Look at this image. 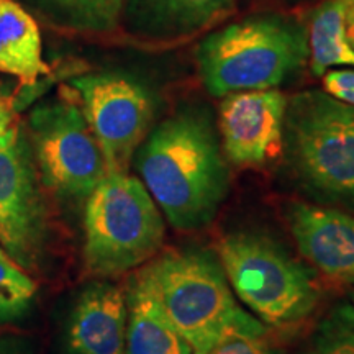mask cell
Returning <instances> with one entry per match:
<instances>
[{"label":"cell","instance_id":"6da1fadb","mask_svg":"<svg viewBox=\"0 0 354 354\" xmlns=\"http://www.w3.org/2000/svg\"><path fill=\"white\" fill-rule=\"evenodd\" d=\"M141 183L171 227L203 228L228 192V169L210 118L183 110L148 133L135 153Z\"/></svg>","mask_w":354,"mask_h":354},{"label":"cell","instance_id":"7a4b0ae2","mask_svg":"<svg viewBox=\"0 0 354 354\" xmlns=\"http://www.w3.org/2000/svg\"><path fill=\"white\" fill-rule=\"evenodd\" d=\"M141 271L192 354H210L234 335H266L264 323L238 305L220 261L207 251H169Z\"/></svg>","mask_w":354,"mask_h":354},{"label":"cell","instance_id":"3957f363","mask_svg":"<svg viewBox=\"0 0 354 354\" xmlns=\"http://www.w3.org/2000/svg\"><path fill=\"white\" fill-rule=\"evenodd\" d=\"M196 56L212 95L276 88L307 64L308 32L287 17L256 15L209 35Z\"/></svg>","mask_w":354,"mask_h":354},{"label":"cell","instance_id":"277c9868","mask_svg":"<svg viewBox=\"0 0 354 354\" xmlns=\"http://www.w3.org/2000/svg\"><path fill=\"white\" fill-rule=\"evenodd\" d=\"M284 148L294 176L322 202L354 209V107L326 92L287 102Z\"/></svg>","mask_w":354,"mask_h":354},{"label":"cell","instance_id":"5b68a950","mask_svg":"<svg viewBox=\"0 0 354 354\" xmlns=\"http://www.w3.org/2000/svg\"><path fill=\"white\" fill-rule=\"evenodd\" d=\"M84 261L99 277L148 263L165 240L162 214L138 177L107 172L86 198Z\"/></svg>","mask_w":354,"mask_h":354},{"label":"cell","instance_id":"8992f818","mask_svg":"<svg viewBox=\"0 0 354 354\" xmlns=\"http://www.w3.org/2000/svg\"><path fill=\"white\" fill-rule=\"evenodd\" d=\"M218 261L234 297L264 325H297L317 307L320 290L312 274L264 234H227L218 245Z\"/></svg>","mask_w":354,"mask_h":354},{"label":"cell","instance_id":"52a82bcc","mask_svg":"<svg viewBox=\"0 0 354 354\" xmlns=\"http://www.w3.org/2000/svg\"><path fill=\"white\" fill-rule=\"evenodd\" d=\"M25 125L41 183L51 192L81 201L107 176L104 154L77 102L44 100Z\"/></svg>","mask_w":354,"mask_h":354},{"label":"cell","instance_id":"ba28073f","mask_svg":"<svg viewBox=\"0 0 354 354\" xmlns=\"http://www.w3.org/2000/svg\"><path fill=\"white\" fill-rule=\"evenodd\" d=\"M41 185L26 125L17 118L0 135V246L24 271L37 268L48 241Z\"/></svg>","mask_w":354,"mask_h":354},{"label":"cell","instance_id":"9c48e42d","mask_svg":"<svg viewBox=\"0 0 354 354\" xmlns=\"http://www.w3.org/2000/svg\"><path fill=\"white\" fill-rule=\"evenodd\" d=\"M69 84L100 146L107 172H128L136 149L151 131L154 99L149 88L118 71L82 74Z\"/></svg>","mask_w":354,"mask_h":354},{"label":"cell","instance_id":"30bf717a","mask_svg":"<svg viewBox=\"0 0 354 354\" xmlns=\"http://www.w3.org/2000/svg\"><path fill=\"white\" fill-rule=\"evenodd\" d=\"M287 99L276 88L240 91L220 104L221 148L238 166H261L284 148Z\"/></svg>","mask_w":354,"mask_h":354},{"label":"cell","instance_id":"8fae6325","mask_svg":"<svg viewBox=\"0 0 354 354\" xmlns=\"http://www.w3.org/2000/svg\"><path fill=\"white\" fill-rule=\"evenodd\" d=\"M287 218L295 245L310 264L333 281L354 284V215L295 203Z\"/></svg>","mask_w":354,"mask_h":354},{"label":"cell","instance_id":"7c38bea8","mask_svg":"<svg viewBox=\"0 0 354 354\" xmlns=\"http://www.w3.org/2000/svg\"><path fill=\"white\" fill-rule=\"evenodd\" d=\"M127 295L110 282H92L71 312L68 354H125Z\"/></svg>","mask_w":354,"mask_h":354},{"label":"cell","instance_id":"4fadbf2b","mask_svg":"<svg viewBox=\"0 0 354 354\" xmlns=\"http://www.w3.org/2000/svg\"><path fill=\"white\" fill-rule=\"evenodd\" d=\"M125 354H192V348L166 317L143 271L127 290Z\"/></svg>","mask_w":354,"mask_h":354},{"label":"cell","instance_id":"5bb4252c","mask_svg":"<svg viewBox=\"0 0 354 354\" xmlns=\"http://www.w3.org/2000/svg\"><path fill=\"white\" fill-rule=\"evenodd\" d=\"M233 3L234 0H127L125 10L138 32L176 38L220 20L232 10Z\"/></svg>","mask_w":354,"mask_h":354},{"label":"cell","instance_id":"9a60e30c","mask_svg":"<svg viewBox=\"0 0 354 354\" xmlns=\"http://www.w3.org/2000/svg\"><path fill=\"white\" fill-rule=\"evenodd\" d=\"M0 73L35 86L50 74L37 21L15 0H0Z\"/></svg>","mask_w":354,"mask_h":354},{"label":"cell","instance_id":"2e32d148","mask_svg":"<svg viewBox=\"0 0 354 354\" xmlns=\"http://www.w3.org/2000/svg\"><path fill=\"white\" fill-rule=\"evenodd\" d=\"M354 0H325L310 15V69L323 76L336 66H353L354 50L346 39V17Z\"/></svg>","mask_w":354,"mask_h":354},{"label":"cell","instance_id":"e0dca14e","mask_svg":"<svg viewBox=\"0 0 354 354\" xmlns=\"http://www.w3.org/2000/svg\"><path fill=\"white\" fill-rule=\"evenodd\" d=\"M51 24L76 32L105 33L115 30L127 0H26Z\"/></svg>","mask_w":354,"mask_h":354},{"label":"cell","instance_id":"ac0fdd59","mask_svg":"<svg viewBox=\"0 0 354 354\" xmlns=\"http://www.w3.org/2000/svg\"><path fill=\"white\" fill-rule=\"evenodd\" d=\"M304 354H354V305H335L313 330Z\"/></svg>","mask_w":354,"mask_h":354},{"label":"cell","instance_id":"d6986e66","mask_svg":"<svg viewBox=\"0 0 354 354\" xmlns=\"http://www.w3.org/2000/svg\"><path fill=\"white\" fill-rule=\"evenodd\" d=\"M37 295V284L17 264L0 261V323L24 315Z\"/></svg>","mask_w":354,"mask_h":354},{"label":"cell","instance_id":"ffe728a7","mask_svg":"<svg viewBox=\"0 0 354 354\" xmlns=\"http://www.w3.org/2000/svg\"><path fill=\"white\" fill-rule=\"evenodd\" d=\"M210 354H276L264 335H234L220 343Z\"/></svg>","mask_w":354,"mask_h":354},{"label":"cell","instance_id":"44dd1931","mask_svg":"<svg viewBox=\"0 0 354 354\" xmlns=\"http://www.w3.org/2000/svg\"><path fill=\"white\" fill-rule=\"evenodd\" d=\"M326 94L354 107V69H328L323 74Z\"/></svg>","mask_w":354,"mask_h":354},{"label":"cell","instance_id":"7402d4cb","mask_svg":"<svg viewBox=\"0 0 354 354\" xmlns=\"http://www.w3.org/2000/svg\"><path fill=\"white\" fill-rule=\"evenodd\" d=\"M17 120V100L10 94H0V135Z\"/></svg>","mask_w":354,"mask_h":354},{"label":"cell","instance_id":"603a6c76","mask_svg":"<svg viewBox=\"0 0 354 354\" xmlns=\"http://www.w3.org/2000/svg\"><path fill=\"white\" fill-rule=\"evenodd\" d=\"M0 354H30L26 344L17 342L13 338L0 336Z\"/></svg>","mask_w":354,"mask_h":354},{"label":"cell","instance_id":"cb8c5ba5","mask_svg":"<svg viewBox=\"0 0 354 354\" xmlns=\"http://www.w3.org/2000/svg\"><path fill=\"white\" fill-rule=\"evenodd\" d=\"M346 39L349 46L354 50V6L349 8L348 17H346Z\"/></svg>","mask_w":354,"mask_h":354},{"label":"cell","instance_id":"d4e9b609","mask_svg":"<svg viewBox=\"0 0 354 354\" xmlns=\"http://www.w3.org/2000/svg\"><path fill=\"white\" fill-rule=\"evenodd\" d=\"M0 261H3V263H8V264H15V263H13V261H12L10 256H8V254L6 253V251H3L2 246H0ZM19 268H20V266H19Z\"/></svg>","mask_w":354,"mask_h":354}]
</instances>
